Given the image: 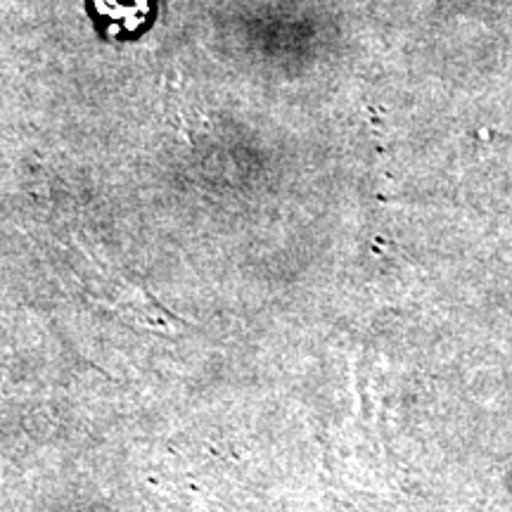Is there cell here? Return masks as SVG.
<instances>
[{
  "label": "cell",
  "instance_id": "6da1fadb",
  "mask_svg": "<svg viewBox=\"0 0 512 512\" xmlns=\"http://www.w3.org/2000/svg\"><path fill=\"white\" fill-rule=\"evenodd\" d=\"M93 8L102 19L112 22V31L136 34L150 17V0H93Z\"/></svg>",
  "mask_w": 512,
  "mask_h": 512
}]
</instances>
